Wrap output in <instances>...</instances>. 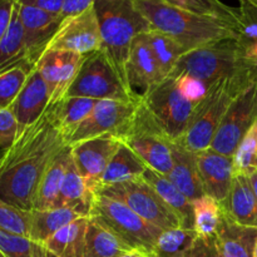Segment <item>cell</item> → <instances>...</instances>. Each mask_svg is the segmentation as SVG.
<instances>
[{
	"instance_id": "38",
	"label": "cell",
	"mask_w": 257,
	"mask_h": 257,
	"mask_svg": "<svg viewBox=\"0 0 257 257\" xmlns=\"http://www.w3.org/2000/svg\"><path fill=\"white\" fill-rule=\"evenodd\" d=\"M34 67L20 64L0 73V109H9Z\"/></svg>"
},
{
	"instance_id": "16",
	"label": "cell",
	"mask_w": 257,
	"mask_h": 257,
	"mask_svg": "<svg viewBox=\"0 0 257 257\" xmlns=\"http://www.w3.org/2000/svg\"><path fill=\"white\" fill-rule=\"evenodd\" d=\"M165 80L158 69L152 49L145 33L135 38L127 63L128 90L137 100H142L153 87Z\"/></svg>"
},
{
	"instance_id": "4",
	"label": "cell",
	"mask_w": 257,
	"mask_h": 257,
	"mask_svg": "<svg viewBox=\"0 0 257 257\" xmlns=\"http://www.w3.org/2000/svg\"><path fill=\"white\" fill-rule=\"evenodd\" d=\"M253 79H257L255 72L243 70L211 87L205 99L193 110L185 135L178 142L193 153L208 150L226 110L236 95L242 92Z\"/></svg>"
},
{
	"instance_id": "13",
	"label": "cell",
	"mask_w": 257,
	"mask_h": 257,
	"mask_svg": "<svg viewBox=\"0 0 257 257\" xmlns=\"http://www.w3.org/2000/svg\"><path fill=\"white\" fill-rule=\"evenodd\" d=\"M47 49L67 50L82 55L99 50L100 30L94 7L82 14L62 20Z\"/></svg>"
},
{
	"instance_id": "41",
	"label": "cell",
	"mask_w": 257,
	"mask_h": 257,
	"mask_svg": "<svg viewBox=\"0 0 257 257\" xmlns=\"http://www.w3.org/2000/svg\"><path fill=\"white\" fill-rule=\"evenodd\" d=\"M175 79L181 94L186 99L190 100L191 103H193L196 107L200 104V102L205 99L208 90H210L206 87L205 83L198 79H195L192 77H188V75H180V77H176Z\"/></svg>"
},
{
	"instance_id": "48",
	"label": "cell",
	"mask_w": 257,
	"mask_h": 257,
	"mask_svg": "<svg viewBox=\"0 0 257 257\" xmlns=\"http://www.w3.org/2000/svg\"><path fill=\"white\" fill-rule=\"evenodd\" d=\"M122 257H150V256L143 255V253H141V252H132V253H128V255H124Z\"/></svg>"
},
{
	"instance_id": "31",
	"label": "cell",
	"mask_w": 257,
	"mask_h": 257,
	"mask_svg": "<svg viewBox=\"0 0 257 257\" xmlns=\"http://www.w3.org/2000/svg\"><path fill=\"white\" fill-rule=\"evenodd\" d=\"M20 64L29 63L25 54L24 29L20 20L19 5L15 2L10 24L0 40V73Z\"/></svg>"
},
{
	"instance_id": "6",
	"label": "cell",
	"mask_w": 257,
	"mask_h": 257,
	"mask_svg": "<svg viewBox=\"0 0 257 257\" xmlns=\"http://www.w3.org/2000/svg\"><path fill=\"white\" fill-rule=\"evenodd\" d=\"M90 217L136 252L151 256L163 231L146 221L124 203L98 195Z\"/></svg>"
},
{
	"instance_id": "19",
	"label": "cell",
	"mask_w": 257,
	"mask_h": 257,
	"mask_svg": "<svg viewBox=\"0 0 257 257\" xmlns=\"http://www.w3.org/2000/svg\"><path fill=\"white\" fill-rule=\"evenodd\" d=\"M49 103V90L40 73L34 67L29 73V77L19 95L9 108L17 119L19 132L37 122L48 109Z\"/></svg>"
},
{
	"instance_id": "49",
	"label": "cell",
	"mask_w": 257,
	"mask_h": 257,
	"mask_svg": "<svg viewBox=\"0 0 257 257\" xmlns=\"http://www.w3.org/2000/svg\"><path fill=\"white\" fill-rule=\"evenodd\" d=\"M252 257H257V241H256L255 248H253V256Z\"/></svg>"
},
{
	"instance_id": "51",
	"label": "cell",
	"mask_w": 257,
	"mask_h": 257,
	"mask_svg": "<svg viewBox=\"0 0 257 257\" xmlns=\"http://www.w3.org/2000/svg\"><path fill=\"white\" fill-rule=\"evenodd\" d=\"M0 257H7V256H5V255H4V253H3V252H2V251H0Z\"/></svg>"
},
{
	"instance_id": "9",
	"label": "cell",
	"mask_w": 257,
	"mask_h": 257,
	"mask_svg": "<svg viewBox=\"0 0 257 257\" xmlns=\"http://www.w3.org/2000/svg\"><path fill=\"white\" fill-rule=\"evenodd\" d=\"M65 97L141 102L130 92L102 50L87 55ZM64 97V98H65Z\"/></svg>"
},
{
	"instance_id": "52",
	"label": "cell",
	"mask_w": 257,
	"mask_h": 257,
	"mask_svg": "<svg viewBox=\"0 0 257 257\" xmlns=\"http://www.w3.org/2000/svg\"><path fill=\"white\" fill-rule=\"evenodd\" d=\"M251 2H252V0H251Z\"/></svg>"
},
{
	"instance_id": "28",
	"label": "cell",
	"mask_w": 257,
	"mask_h": 257,
	"mask_svg": "<svg viewBox=\"0 0 257 257\" xmlns=\"http://www.w3.org/2000/svg\"><path fill=\"white\" fill-rule=\"evenodd\" d=\"M136 252L93 217L88 218L84 257H122Z\"/></svg>"
},
{
	"instance_id": "35",
	"label": "cell",
	"mask_w": 257,
	"mask_h": 257,
	"mask_svg": "<svg viewBox=\"0 0 257 257\" xmlns=\"http://www.w3.org/2000/svg\"><path fill=\"white\" fill-rule=\"evenodd\" d=\"M196 237L195 230L163 231L150 257H191Z\"/></svg>"
},
{
	"instance_id": "50",
	"label": "cell",
	"mask_w": 257,
	"mask_h": 257,
	"mask_svg": "<svg viewBox=\"0 0 257 257\" xmlns=\"http://www.w3.org/2000/svg\"><path fill=\"white\" fill-rule=\"evenodd\" d=\"M248 2H250V3H252L253 5H256V7H257V0H252V2H251V0H248Z\"/></svg>"
},
{
	"instance_id": "32",
	"label": "cell",
	"mask_w": 257,
	"mask_h": 257,
	"mask_svg": "<svg viewBox=\"0 0 257 257\" xmlns=\"http://www.w3.org/2000/svg\"><path fill=\"white\" fill-rule=\"evenodd\" d=\"M238 9L240 24L237 40L246 64L257 74V7L248 0H240Z\"/></svg>"
},
{
	"instance_id": "1",
	"label": "cell",
	"mask_w": 257,
	"mask_h": 257,
	"mask_svg": "<svg viewBox=\"0 0 257 257\" xmlns=\"http://www.w3.org/2000/svg\"><path fill=\"white\" fill-rule=\"evenodd\" d=\"M52 105L44 114L18 133L0 156V198L14 207L32 211L38 187L55 156L65 147Z\"/></svg>"
},
{
	"instance_id": "26",
	"label": "cell",
	"mask_w": 257,
	"mask_h": 257,
	"mask_svg": "<svg viewBox=\"0 0 257 257\" xmlns=\"http://www.w3.org/2000/svg\"><path fill=\"white\" fill-rule=\"evenodd\" d=\"M147 168L148 166L141 160L140 156L120 141L119 147L112 156L102 178H100L99 188L115 185V183L137 180V178L142 177Z\"/></svg>"
},
{
	"instance_id": "42",
	"label": "cell",
	"mask_w": 257,
	"mask_h": 257,
	"mask_svg": "<svg viewBox=\"0 0 257 257\" xmlns=\"http://www.w3.org/2000/svg\"><path fill=\"white\" fill-rule=\"evenodd\" d=\"M19 125L10 109H0V150L5 151L14 143Z\"/></svg>"
},
{
	"instance_id": "11",
	"label": "cell",
	"mask_w": 257,
	"mask_h": 257,
	"mask_svg": "<svg viewBox=\"0 0 257 257\" xmlns=\"http://www.w3.org/2000/svg\"><path fill=\"white\" fill-rule=\"evenodd\" d=\"M257 120V79H253L226 110L220 123L211 150L233 157L247 131Z\"/></svg>"
},
{
	"instance_id": "5",
	"label": "cell",
	"mask_w": 257,
	"mask_h": 257,
	"mask_svg": "<svg viewBox=\"0 0 257 257\" xmlns=\"http://www.w3.org/2000/svg\"><path fill=\"white\" fill-rule=\"evenodd\" d=\"M243 70L251 69L243 59L240 43L237 39H225L185 53L170 77L188 75L203 82L210 89L220 80Z\"/></svg>"
},
{
	"instance_id": "44",
	"label": "cell",
	"mask_w": 257,
	"mask_h": 257,
	"mask_svg": "<svg viewBox=\"0 0 257 257\" xmlns=\"http://www.w3.org/2000/svg\"><path fill=\"white\" fill-rule=\"evenodd\" d=\"M94 3L95 0H64L59 17L62 18V20H64L79 15L85 10L94 7Z\"/></svg>"
},
{
	"instance_id": "14",
	"label": "cell",
	"mask_w": 257,
	"mask_h": 257,
	"mask_svg": "<svg viewBox=\"0 0 257 257\" xmlns=\"http://www.w3.org/2000/svg\"><path fill=\"white\" fill-rule=\"evenodd\" d=\"M87 55L67 50L47 49L35 68L40 73L50 94L49 105L57 104L67 95Z\"/></svg>"
},
{
	"instance_id": "23",
	"label": "cell",
	"mask_w": 257,
	"mask_h": 257,
	"mask_svg": "<svg viewBox=\"0 0 257 257\" xmlns=\"http://www.w3.org/2000/svg\"><path fill=\"white\" fill-rule=\"evenodd\" d=\"M215 237L223 257H252L257 241V228L238 225L223 210V217Z\"/></svg>"
},
{
	"instance_id": "37",
	"label": "cell",
	"mask_w": 257,
	"mask_h": 257,
	"mask_svg": "<svg viewBox=\"0 0 257 257\" xmlns=\"http://www.w3.org/2000/svg\"><path fill=\"white\" fill-rule=\"evenodd\" d=\"M0 251L7 257H57L44 245L0 228Z\"/></svg>"
},
{
	"instance_id": "2",
	"label": "cell",
	"mask_w": 257,
	"mask_h": 257,
	"mask_svg": "<svg viewBox=\"0 0 257 257\" xmlns=\"http://www.w3.org/2000/svg\"><path fill=\"white\" fill-rule=\"evenodd\" d=\"M133 4L150 23L151 29L175 39L186 52L238 38L237 25L187 12L163 0H133Z\"/></svg>"
},
{
	"instance_id": "7",
	"label": "cell",
	"mask_w": 257,
	"mask_h": 257,
	"mask_svg": "<svg viewBox=\"0 0 257 257\" xmlns=\"http://www.w3.org/2000/svg\"><path fill=\"white\" fill-rule=\"evenodd\" d=\"M98 195L124 203L137 215L162 231L182 228L180 217L176 215L175 211L142 177L100 187Z\"/></svg>"
},
{
	"instance_id": "33",
	"label": "cell",
	"mask_w": 257,
	"mask_h": 257,
	"mask_svg": "<svg viewBox=\"0 0 257 257\" xmlns=\"http://www.w3.org/2000/svg\"><path fill=\"white\" fill-rule=\"evenodd\" d=\"M145 34L148 44L152 49L153 55H155L161 75H162L163 79H166L173 72L180 58L187 52L175 39L163 34V33L157 32V30L151 29L150 32H146Z\"/></svg>"
},
{
	"instance_id": "20",
	"label": "cell",
	"mask_w": 257,
	"mask_h": 257,
	"mask_svg": "<svg viewBox=\"0 0 257 257\" xmlns=\"http://www.w3.org/2000/svg\"><path fill=\"white\" fill-rule=\"evenodd\" d=\"M172 157L173 166L168 180L191 201L205 195L196 153L186 150L178 141H173Z\"/></svg>"
},
{
	"instance_id": "3",
	"label": "cell",
	"mask_w": 257,
	"mask_h": 257,
	"mask_svg": "<svg viewBox=\"0 0 257 257\" xmlns=\"http://www.w3.org/2000/svg\"><path fill=\"white\" fill-rule=\"evenodd\" d=\"M94 9L99 23L100 50L128 89L131 47L138 34L150 32V23L136 9L133 0H95Z\"/></svg>"
},
{
	"instance_id": "22",
	"label": "cell",
	"mask_w": 257,
	"mask_h": 257,
	"mask_svg": "<svg viewBox=\"0 0 257 257\" xmlns=\"http://www.w3.org/2000/svg\"><path fill=\"white\" fill-rule=\"evenodd\" d=\"M222 207L226 215L236 223L257 228V197L246 175H235L226 201Z\"/></svg>"
},
{
	"instance_id": "40",
	"label": "cell",
	"mask_w": 257,
	"mask_h": 257,
	"mask_svg": "<svg viewBox=\"0 0 257 257\" xmlns=\"http://www.w3.org/2000/svg\"><path fill=\"white\" fill-rule=\"evenodd\" d=\"M32 211H24L0 198V228L8 232L29 237Z\"/></svg>"
},
{
	"instance_id": "47",
	"label": "cell",
	"mask_w": 257,
	"mask_h": 257,
	"mask_svg": "<svg viewBox=\"0 0 257 257\" xmlns=\"http://www.w3.org/2000/svg\"><path fill=\"white\" fill-rule=\"evenodd\" d=\"M248 177H250L251 185H252V188H253V191H255V195H256V197H257V170L253 171V172L251 173V175L248 176Z\"/></svg>"
},
{
	"instance_id": "10",
	"label": "cell",
	"mask_w": 257,
	"mask_h": 257,
	"mask_svg": "<svg viewBox=\"0 0 257 257\" xmlns=\"http://www.w3.org/2000/svg\"><path fill=\"white\" fill-rule=\"evenodd\" d=\"M161 130L172 141H180L185 135L196 105L181 94L175 78H166L142 98Z\"/></svg>"
},
{
	"instance_id": "30",
	"label": "cell",
	"mask_w": 257,
	"mask_h": 257,
	"mask_svg": "<svg viewBox=\"0 0 257 257\" xmlns=\"http://www.w3.org/2000/svg\"><path fill=\"white\" fill-rule=\"evenodd\" d=\"M88 218L80 217L60 228L44 246L57 257H84Z\"/></svg>"
},
{
	"instance_id": "12",
	"label": "cell",
	"mask_w": 257,
	"mask_h": 257,
	"mask_svg": "<svg viewBox=\"0 0 257 257\" xmlns=\"http://www.w3.org/2000/svg\"><path fill=\"white\" fill-rule=\"evenodd\" d=\"M140 103L112 99L97 100L93 112L73 133L68 146L100 136H113L122 141L132 124Z\"/></svg>"
},
{
	"instance_id": "24",
	"label": "cell",
	"mask_w": 257,
	"mask_h": 257,
	"mask_svg": "<svg viewBox=\"0 0 257 257\" xmlns=\"http://www.w3.org/2000/svg\"><path fill=\"white\" fill-rule=\"evenodd\" d=\"M143 180L153 187L161 198L172 208L176 215L180 217L182 228L195 230V212H193L192 201L183 192H181L167 176L156 172L148 167L142 176Z\"/></svg>"
},
{
	"instance_id": "34",
	"label": "cell",
	"mask_w": 257,
	"mask_h": 257,
	"mask_svg": "<svg viewBox=\"0 0 257 257\" xmlns=\"http://www.w3.org/2000/svg\"><path fill=\"white\" fill-rule=\"evenodd\" d=\"M195 212V232L200 237H213L223 217L222 203L203 195L192 201Z\"/></svg>"
},
{
	"instance_id": "21",
	"label": "cell",
	"mask_w": 257,
	"mask_h": 257,
	"mask_svg": "<svg viewBox=\"0 0 257 257\" xmlns=\"http://www.w3.org/2000/svg\"><path fill=\"white\" fill-rule=\"evenodd\" d=\"M97 196V192L77 170L72 158L54 208H69L82 217H90Z\"/></svg>"
},
{
	"instance_id": "46",
	"label": "cell",
	"mask_w": 257,
	"mask_h": 257,
	"mask_svg": "<svg viewBox=\"0 0 257 257\" xmlns=\"http://www.w3.org/2000/svg\"><path fill=\"white\" fill-rule=\"evenodd\" d=\"M14 7L15 0H0V40L9 27Z\"/></svg>"
},
{
	"instance_id": "15",
	"label": "cell",
	"mask_w": 257,
	"mask_h": 257,
	"mask_svg": "<svg viewBox=\"0 0 257 257\" xmlns=\"http://www.w3.org/2000/svg\"><path fill=\"white\" fill-rule=\"evenodd\" d=\"M119 145L120 140L113 136H100L70 146L75 167L97 195L100 178Z\"/></svg>"
},
{
	"instance_id": "45",
	"label": "cell",
	"mask_w": 257,
	"mask_h": 257,
	"mask_svg": "<svg viewBox=\"0 0 257 257\" xmlns=\"http://www.w3.org/2000/svg\"><path fill=\"white\" fill-rule=\"evenodd\" d=\"M15 2L23 5L38 8V9L55 15H60L63 4H64V0H15Z\"/></svg>"
},
{
	"instance_id": "8",
	"label": "cell",
	"mask_w": 257,
	"mask_h": 257,
	"mask_svg": "<svg viewBox=\"0 0 257 257\" xmlns=\"http://www.w3.org/2000/svg\"><path fill=\"white\" fill-rule=\"evenodd\" d=\"M122 142L132 148L153 171L165 176L170 175L173 166V141L161 130L142 102Z\"/></svg>"
},
{
	"instance_id": "36",
	"label": "cell",
	"mask_w": 257,
	"mask_h": 257,
	"mask_svg": "<svg viewBox=\"0 0 257 257\" xmlns=\"http://www.w3.org/2000/svg\"><path fill=\"white\" fill-rule=\"evenodd\" d=\"M163 2L187 12L228 22L237 27L240 24V9L228 7L221 0H163Z\"/></svg>"
},
{
	"instance_id": "43",
	"label": "cell",
	"mask_w": 257,
	"mask_h": 257,
	"mask_svg": "<svg viewBox=\"0 0 257 257\" xmlns=\"http://www.w3.org/2000/svg\"><path fill=\"white\" fill-rule=\"evenodd\" d=\"M191 257H223L216 243V237H200L193 242Z\"/></svg>"
},
{
	"instance_id": "29",
	"label": "cell",
	"mask_w": 257,
	"mask_h": 257,
	"mask_svg": "<svg viewBox=\"0 0 257 257\" xmlns=\"http://www.w3.org/2000/svg\"><path fill=\"white\" fill-rule=\"evenodd\" d=\"M82 216L73 210L64 207L50 208V210H32L29 238L35 242L44 245L55 232L69 225Z\"/></svg>"
},
{
	"instance_id": "27",
	"label": "cell",
	"mask_w": 257,
	"mask_h": 257,
	"mask_svg": "<svg viewBox=\"0 0 257 257\" xmlns=\"http://www.w3.org/2000/svg\"><path fill=\"white\" fill-rule=\"evenodd\" d=\"M97 100L84 97H65L57 104H52L54 120L68 145L77 128L87 119L94 109Z\"/></svg>"
},
{
	"instance_id": "17",
	"label": "cell",
	"mask_w": 257,
	"mask_h": 257,
	"mask_svg": "<svg viewBox=\"0 0 257 257\" xmlns=\"http://www.w3.org/2000/svg\"><path fill=\"white\" fill-rule=\"evenodd\" d=\"M18 5L20 20L24 29L27 60L32 67H35L52 38L57 33L62 23V18L29 5H23L19 3Z\"/></svg>"
},
{
	"instance_id": "39",
	"label": "cell",
	"mask_w": 257,
	"mask_h": 257,
	"mask_svg": "<svg viewBox=\"0 0 257 257\" xmlns=\"http://www.w3.org/2000/svg\"><path fill=\"white\" fill-rule=\"evenodd\" d=\"M232 158L235 175L250 176L257 170V120L242 138Z\"/></svg>"
},
{
	"instance_id": "25",
	"label": "cell",
	"mask_w": 257,
	"mask_h": 257,
	"mask_svg": "<svg viewBox=\"0 0 257 257\" xmlns=\"http://www.w3.org/2000/svg\"><path fill=\"white\" fill-rule=\"evenodd\" d=\"M72 161V147L65 146L50 163L38 187L33 210H50L54 208L57 198L62 190L63 181L68 166Z\"/></svg>"
},
{
	"instance_id": "18",
	"label": "cell",
	"mask_w": 257,
	"mask_h": 257,
	"mask_svg": "<svg viewBox=\"0 0 257 257\" xmlns=\"http://www.w3.org/2000/svg\"><path fill=\"white\" fill-rule=\"evenodd\" d=\"M205 195L223 202L230 193L235 170L233 158L215 152L211 148L196 153Z\"/></svg>"
}]
</instances>
